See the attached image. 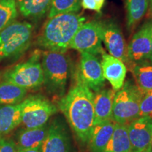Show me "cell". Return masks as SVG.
I'll return each mask as SVG.
<instances>
[{
	"label": "cell",
	"instance_id": "cell-1",
	"mask_svg": "<svg viewBox=\"0 0 152 152\" xmlns=\"http://www.w3.org/2000/svg\"><path fill=\"white\" fill-rule=\"evenodd\" d=\"M58 108L82 144H88L94 127L93 92L85 84L78 72L75 83L58 101Z\"/></svg>",
	"mask_w": 152,
	"mask_h": 152
},
{
	"label": "cell",
	"instance_id": "cell-2",
	"mask_svg": "<svg viewBox=\"0 0 152 152\" xmlns=\"http://www.w3.org/2000/svg\"><path fill=\"white\" fill-rule=\"evenodd\" d=\"M85 20L78 13H68L49 18L38 35L37 45L45 51L65 53Z\"/></svg>",
	"mask_w": 152,
	"mask_h": 152
},
{
	"label": "cell",
	"instance_id": "cell-3",
	"mask_svg": "<svg viewBox=\"0 0 152 152\" xmlns=\"http://www.w3.org/2000/svg\"><path fill=\"white\" fill-rule=\"evenodd\" d=\"M41 65L44 85L49 94L61 98L66 94L71 73L69 59L64 53L45 51L42 54Z\"/></svg>",
	"mask_w": 152,
	"mask_h": 152
},
{
	"label": "cell",
	"instance_id": "cell-4",
	"mask_svg": "<svg viewBox=\"0 0 152 152\" xmlns=\"http://www.w3.org/2000/svg\"><path fill=\"white\" fill-rule=\"evenodd\" d=\"M33 30L29 23L14 21L0 32V61L22 56L30 46Z\"/></svg>",
	"mask_w": 152,
	"mask_h": 152
},
{
	"label": "cell",
	"instance_id": "cell-5",
	"mask_svg": "<svg viewBox=\"0 0 152 152\" xmlns=\"http://www.w3.org/2000/svg\"><path fill=\"white\" fill-rule=\"evenodd\" d=\"M143 94L130 80L124 83L114 96L111 119L116 123L128 125L140 117V102Z\"/></svg>",
	"mask_w": 152,
	"mask_h": 152
},
{
	"label": "cell",
	"instance_id": "cell-6",
	"mask_svg": "<svg viewBox=\"0 0 152 152\" xmlns=\"http://www.w3.org/2000/svg\"><path fill=\"white\" fill-rule=\"evenodd\" d=\"M1 80L27 90L41 87L44 84V75L39 62V54L35 53L27 61L7 70L3 74Z\"/></svg>",
	"mask_w": 152,
	"mask_h": 152
},
{
	"label": "cell",
	"instance_id": "cell-7",
	"mask_svg": "<svg viewBox=\"0 0 152 152\" xmlns=\"http://www.w3.org/2000/svg\"><path fill=\"white\" fill-rule=\"evenodd\" d=\"M21 104V124L26 128H35L47 124L58 111L57 106L40 94L30 95Z\"/></svg>",
	"mask_w": 152,
	"mask_h": 152
},
{
	"label": "cell",
	"instance_id": "cell-8",
	"mask_svg": "<svg viewBox=\"0 0 152 152\" xmlns=\"http://www.w3.org/2000/svg\"><path fill=\"white\" fill-rule=\"evenodd\" d=\"M80 53L96 55L104 50L98 21L84 23L72 39L69 46Z\"/></svg>",
	"mask_w": 152,
	"mask_h": 152
},
{
	"label": "cell",
	"instance_id": "cell-9",
	"mask_svg": "<svg viewBox=\"0 0 152 152\" xmlns=\"http://www.w3.org/2000/svg\"><path fill=\"white\" fill-rule=\"evenodd\" d=\"M41 152H74L67 125L61 117H56L49 125L47 135L40 148Z\"/></svg>",
	"mask_w": 152,
	"mask_h": 152
},
{
	"label": "cell",
	"instance_id": "cell-10",
	"mask_svg": "<svg viewBox=\"0 0 152 152\" xmlns=\"http://www.w3.org/2000/svg\"><path fill=\"white\" fill-rule=\"evenodd\" d=\"M101 37L109 54L124 63L127 68L129 61L127 55V45L121 28L112 20L98 21Z\"/></svg>",
	"mask_w": 152,
	"mask_h": 152
},
{
	"label": "cell",
	"instance_id": "cell-11",
	"mask_svg": "<svg viewBox=\"0 0 152 152\" xmlns=\"http://www.w3.org/2000/svg\"><path fill=\"white\" fill-rule=\"evenodd\" d=\"M152 20L146 22L136 32L127 46L130 68L134 64L149 61L151 54Z\"/></svg>",
	"mask_w": 152,
	"mask_h": 152
},
{
	"label": "cell",
	"instance_id": "cell-12",
	"mask_svg": "<svg viewBox=\"0 0 152 152\" xmlns=\"http://www.w3.org/2000/svg\"><path fill=\"white\" fill-rule=\"evenodd\" d=\"M81 79L93 92L104 88L106 80L102 71V64L95 55L81 53L79 70Z\"/></svg>",
	"mask_w": 152,
	"mask_h": 152
},
{
	"label": "cell",
	"instance_id": "cell-13",
	"mask_svg": "<svg viewBox=\"0 0 152 152\" xmlns=\"http://www.w3.org/2000/svg\"><path fill=\"white\" fill-rule=\"evenodd\" d=\"M131 152L149 149L152 138V115H143L128 125Z\"/></svg>",
	"mask_w": 152,
	"mask_h": 152
},
{
	"label": "cell",
	"instance_id": "cell-14",
	"mask_svg": "<svg viewBox=\"0 0 152 152\" xmlns=\"http://www.w3.org/2000/svg\"><path fill=\"white\" fill-rule=\"evenodd\" d=\"M101 54V64L104 78L109 82L112 89L117 92L124 84L128 68L122 61L111 56L104 50Z\"/></svg>",
	"mask_w": 152,
	"mask_h": 152
},
{
	"label": "cell",
	"instance_id": "cell-15",
	"mask_svg": "<svg viewBox=\"0 0 152 152\" xmlns=\"http://www.w3.org/2000/svg\"><path fill=\"white\" fill-rule=\"evenodd\" d=\"M115 91L113 89H102L93 92L94 121V125L111 119Z\"/></svg>",
	"mask_w": 152,
	"mask_h": 152
},
{
	"label": "cell",
	"instance_id": "cell-16",
	"mask_svg": "<svg viewBox=\"0 0 152 152\" xmlns=\"http://www.w3.org/2000/svg\"><path fill=\"white\" fill-rule=\"evenodd\" d=\"M115 123L112 119L95 124L88 142L90 152H104L113 134Z\"/></svg>",
	"mask_w": 152,
	"mask_h": 152
},
{
	"label": "cell",
	"instance_id": "cell-17",
	"mask_svg": "<svg viewBox=\"0 0 152 152\" xmlns=\"http://www.w3.org/2000/svg\"><path fill=\"white\" fill-rule=\"evenodd\" d=\"M49 125L35 128H25L17 134V147L23 149H40L47 135Z\"/></svg>",
	"mask_w": 152,
	"mask_h": 152
},
{
	"label": "cell",
	"instance_id": "cell-18",
	"mask_svg": "<svg viewBox=\"0 0 152 152\" xmlns=\"http://www.w3.org/2000/svg\"><path fill=\"white\" fill-rule=\"evenodd\" d=\"M21 124V104L0 106V137H5Z\"/></svg>",
	"mask_w": 152,
	"mask_h": 152
},
{
	"label": "cell",
	"instance_id": "cell-19",
	"mask_svg": "<svg viewBox=\"0 0 152 152\" xmlns=\"http://www.w3.org/2000/svg\"><path fill=\"white\" fill-rule=\"evenodd\" d=\"M52 0H16L17 8L24 18L39 20L50 8Z\"/></svg>",
	"mask_w": 152,
	"mask_h": 152
},
{
	"label": "cell",
	"instance_id": "cell-20",
	"mask_svg": "<svg viewBox=\"0 0 152 152\" xmlns=\"http://www.w3.org/2000/svg\"><path fill=\"white\" fill-rule=\"evenodd\" d=\"M104 152H131L128 125L115 123L113 134Z\"/></svg>",
	"mask_w": 152,
	"mask_h": 152
},
{
	"label": "cell",
	"instance_id": "cell-21",
	"mask_svg": "<svg viewBox=\"0 0 152 152\" xmlns=\"http://www.w3.org/2000/svg\"><path fill=\"white\" fill-rule=\"evenodd\" d=\"M136 85L143 93L152 90V62L147 61L134 64L130 68Z\"/></svg>",
	"mask_w": 152,
	"mask_h": 152
},
{
	"label": "cell",
	"instance_id": "cell-22",
	"mask_svg": "<svg viewBox=\"0 0 152 152\" xmlns=\"http://www.w3.org/2000/svg\"><path fill=\"white\" fill-rule=\"evenodd\" d=\"M28 90L9 82L0 81V106L17 104L26 98Z\"/></svg>",
	"mask_w": 152,
	"mask_h": 152
},
{
	"label": "cell",
	"instance_id": "cell-23",
	"mask_svg": "<svg viewBox=\"0 0 152 152\" xmlns=\"http://www.w3.org/2000/svg\"><path fill=\"white\" fill-rule=\"evenodd\" d=\"M127 25L132 28L142 20L149 8V0H125Z\"/></svg>",
	"mask_w": 152,
	"mask_h": 152
},
{
	"label": "cell",
	"instance_id": "cell-24",
	"mask_svg": "<svg viewBox=\"0 0 152 152\" xmlns=\"http://www.w3.org/2000/svg\"><path fill=\"white\" fill-rule=\"evenodd\" d=\"M82 0H52L48 18L68 13H77L80 10Z\"/></svg>",
	"mask_w": 152,
	"mask_h": 152
},
{
	"label": "cell",
	"instance_id": "cell-25",
	"mask_svg": "<svg viewBox=\"0 0 152 152\" xmlns=\"http://www.w3.org/2000/svg\"><path fill=\"white\" fill-rule=\"evenodd\" d=\"M18 11L16 0H0V32L15 21Z\"/></svg>",
	"mask_w": 152,
	"mask_h": 152
},
{
	"label": "cell",
	"instance_id": "cell-26",
	"mask_svg": "<svg viewBox=\"0 0 152 152\" xmlns=\"http://www.w3.org/2000/svg\"><path fill=\"white\" fill-rule=\"evenodd\" d=\"M140 115H152V90L143 94L140 102Z\"/></svg>",
	"mask_w": 152,
	"mask_h": 152
},
{
	"label": "cell",
	"instance_id": "cell-27",
	"mask_svg": "<svg viewBox=\"0 0 152 152\" xmlns=\"http://www.w3.org/2000/svg\"><path fill=\"white\" fill-rule=\"evenodd\" d=\"M18 147L14 140L6 137H0V152H16Z\"/></svg>",
	"mask_w": 152,
	"mask_h": 152
},
{
	"label": "cell",
	"instance_id": "cell-28",
	"mask_svg": "<svg viewBox=\"0 0 152 152\" xmlns=\"http://www.w3.org/2000/svg\"><path fill=\"white\" fill-rule=\"evenodd\" d=\"M105 0H82L81 5L85 9L101 12Z\"/></svg>",
	"mask_w": 152,
	"mask_h": 152
},
{
	"label": "cell",
	"instance_id": "cell-29",
	"mask_svg": "<svg viewBox=\"0 0 152 152\" xmlns=\"http://www.w3.org/2000/svg\"><path fill=\"white\" fill-rule=\"evenodd\" d=\"M16 152H41V151L40 149H23L18 147Z\"/></svg>",
	"mask_w": 152,
	"mask_h": 152
},
{
	"label": "cell",
	"instance_id": "cell-30",
	"mask_svg": "<svg viewBox=\"0 0 152 152\" xmlns=\"http://www.w3.org/2000/svg\"><path fill=\"white\" fill-rule=\"evenodd\" d=\"M149 11L150 15L152 17V0H149V8H148Z\"/></svg>",
	"mask_w": 152,
	"mask_h": 152
},
{
	"label": "cell",
	"instance_id": "cell-31",
	"mask_svg": "<svg viewBox=\"0 0 152 152\" xmlns=\"http://www.w3.org/2000/svg\"><path fill=\"white\" fill-rule=\"evenodd\" d=\"M149 61L152 62V33H151V54H150Z\"/></svg>",
	"mask_w": 152,
	"mask_h": 152
},
{
	"label": "cell",
	"instance_id": "cell-32",
	"mask_svg": "<svg viewBox=\"0 0 152 152\" xmlns=\"http://www.w3.org/2000/svg\"><path fill=\"white\" fill-rule=\"evenodd\" d=\"M149 149L151 150V151H152V138H151V145H150V148Z\"/></svg>",
	"mask_w": 152,
	"mask_h": 152
},
{
	"label": "cell",
	"instance_id": "cell-33",
	"mask_svg": "<svg viewBox=\"0 0 152 152\" xmlns=\"http://www.w3.org/2000/svg\"><path fill=\"white\" fill-rule=\"evenodd\" d=\"M141 152H152V151L150 149H148V150H146V151H141Z\"/></svg>",
	"mask_w": 152,
	"mask_h": 152
}]
</instances>
